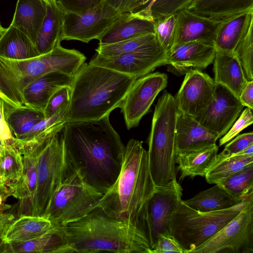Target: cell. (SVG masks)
I'll list each match as a JSON object with an SVG mask.
<instances>
[{
    "mask_svg": "<svg viewBox=\"0 0 253 253\" xmlns=\"http://www.w3.org/2000/svg\"><path fill=\"white\" fill-rule=\"evenodd\" d=\"M239 100L245 107L253 109V81H247L239 96Z\"/></svg>",
    "mask_w": 253,
    "mask_h": 253,
    "instance_id": "cell-47",
    "label": "cell"
},
{
    "mask_svg": "<svg viewBox=\"0 0 253 253\" xmlns=\"http://www.w3.org/2000/svg\"><path fill=\"white\" fill-rule=\"evenodd\" d=\"M218 146L216 144L201 149L176 152V170L180 172V179L189 176H205L217 163Z\"/></svg>",
    "mask_w": 253,
    "mask_h": 253,
    "instance_id": "cell-23",
    "label": "cell"
},
{
    "mask_svg": "<svg viewBox=\"0 0 253 253\" xmlns=\"http://www.w3.org/2000/svg\"><path fill=\"white\" fill-rule=\"evenodd\" d=\"M63 134L73 167L89 185L105 194L119 174L125 148L109 115L94 121L67 122Z\"/></svg>",
    "mask_w": 253,
    "mask_h": 253,
    "instance_id": "cell-1",
    "label": "cell"
},
{
    "mask_svg": "<svg viewBox=\"0 0 253 253\" xmlns=\"http://www.w3.org/2000/svg\"><path fill=\"white\" fill-rule=\"evenodd\" d=\"M103 196L84 180L70 162L42 217L56 225L64 226L86 215L98 206Z\"/></svg>",
    "mask_w": 253,
    "mask_h": 253,
    "instance_id": "cell-7",
    "label": "cell"
},
{
    "mask_svg": "<svg viewBox=\"0 0 253 253\" xmlns=\"http://www.w3.org/2000/svg\"><path fill=\"white\" fill-rule=\"evenodd\" d=\"M71 97V87L63 86L59 88L49 99L44 112L45 118L54 115L69 106Z\"/></svg>",
    "mask_w": 253,
    "mask_h": 253,
    "instance_id": "cell-42",
    "label": "cell"
},
{
    "mask_svg": "<svg viewBox=\"0 0 253 253\" xmlns=\"http://www.w3.org/2000/svg\"><path fill=\"white\" fill-rule=\"evenodd\" d=\"M213 62L215 82L225 86L238 98L247 81L234 52L216 50Z\"/></svg>",
    "mask_w": 253,
    "mask_h": 253,
    "instance_id": "cell-25",
    "label": "cell"
},
{
    "mask_svg": "<svg viewBox=\"0 0 253 253\" xmlns=\"http://www.w3.org/2000/svg\"><path fill=\"white\" fill-rule=\"evenodd\" d=\"M216 184L237 197L244 198L253 194V163Z\"/></svg>",
    "mask_w": 253,
    "mask_h": 253,
    "instance_id": "cell-37",
    "label": "cell"
},
{
    "mask_svg": "<svg viewBox=\"0 0 253 253\" xmlns=\"http://www.w3.org/2000/svg\"><path fill=\"white\" fill-rule=\"evenodd\" d=\"M43 0H18L10 25L27 36L35 45L39 32L46 13Z\"/></svg>",
    "mask_w": 253,
    "mask_h": 253,
    "instance_id": "cell-24",
    "label": "cell"
},
{
    "mask_svg": "<svg viewBox=\"0 0 253 253\" xmlns=\"http://www.w3.org/2000/svg\"><path fill=\"white\" fill-rule=\"evenodd\" d=\"M68 107L61 110L51 117L44 118L38 123L22 139L17 140L14 138L15 143L16 144L25 143L47 128L56 126L65 125L67 122V110Z\"/></svg>",
    "mask_w": 253,
    "mask_h": 253,
    "instance_id": "cell-41",
    "label": "cell"
},
{
    "mask_svg": "<svg viewBox=\"0 0 253 253\" xmlns=\"http://www.w3.org/2000/svg\"><path fill=\"white\" fill-rule=\"evenodd\" d=\"M13 192L10 187L4 183L0 182V206H4L8 197L12 196Z\"/></svg>",
    "mask_w": 253,
    "mask_h": 253,
    "instance_id": "cell-50",
    "label": "cell"
},
{
    "mask_svg": "<svg viewBox=\"0 0 253 253\" xmlns=\"http://www.w3.org/2000/svg\"><path fill=\"white\" fill-rule=\"evenodd\" d=\"M214 45L200 41L186 42L172 47L167 54L168 71L177 76L193 70H201L213 61Z\"/></svg>",
    "mask_w": 253,
    "mask_h": 253,
    "instance_id": "cell-18",
    "label": "cell"
},
{
    "mask_svg": "<svg viewBox=\"0 0 253 253\" xmlns=\"http://www.w3.org/2000/svg\"><path fill=\"white\" fill-rule=\"evenodd\" d=\"M40 55L29 38L17 28L10 25L0 39V56L23 60Z\"/></svg>",
    "mask_w": 253,
    "mask_h": 253,
    "instance_id": "cell-33",
    "label": "cell"
},
{
    "mask_svg": "<svg viewBox=\"0 0 253 253\" xmlns=\"http://www.w3.org/2000/svg\"><path fill=\"white\" fill-rule=\"evenodd\" d=\"M68 239L62 226H56L50 232L25 242L6 244L3 253H61L67 246Z\"/></svg>",
    "mask_w": 253,
    "mask_h": 253,
    "instance_id": "cell-29",
    "label": "cell"
},
{
    "mask_svg": "<svg viewBox=\"0 0 253 253\" xmlns=\"http://www.w3.org/2000/svg\"><path fill=\"white\" fill-rule=\"evenodd\" d=\"M215 85L214 79L201 70L187 73L174 97L178 111L194 118L199 117L211 102Z\"/></svg>",
    "mask_w": 253,
    "mask_h": 253,
    "instance_id": "cell-16",
    "label": "cell"
},
{
    "mask_svg": "<svg viewBox=\"0 0 253 253\" xmlns=\"http://www.w3.org/2000/svg\"><path fill=\"white\" fill-rule=\"evenodd\" d=\"M6 28H3L0 23V39L3 36V34L5 32Z\"/></svg>",
    "mask_w": 253,
    "mask_h": 253,
    "instance_id": "cell-53",
    "label": "cell"
},
{
    "mask_svg": "<svg viewBox=\"0 0 253 253\" xmlns=\"http://www.w3.org/2000/svg\"><path fill=\"white\" fill-rule=\"evenodd\" d=\"M244 107L233 92L222 84L216 83L211 102L202 114L195 119L218 139L229 130Z\"/></svg>",
    "mask_w": 253,
    "mask_h": 253,
    "instance_id": "cell-15",
    "label": "cell"
},
{
    "mask_svg": "<svg viewBox=\"0 0 253 253\" xmlns=\"http://www.w3.org/2000/svg\"><path fill=\"white\" fill-rule=\"evenodd\" d=\"M23 169L22 155L14 142L0 148V182L7 184L21 175Z\"/></svg>",
    "mask_w": 253,
    "mask_h": 253,
    "instance_id": "cell-35",
    "label": "cell"
},
{
    "mask_svg": "<svg viewBox=\"0 0 253 253\" xmlns=\"http://www.w3.org/2000/svg\"><path fill=\"white\" fill-rule=\"evenodd\" d=\"M62 227L68 244L61 253H149L151 249L138 227L110 217L98 207Z\"/></svg>",
    "mask_w": 253,
    "mask_h": 253,
    "instance_id": "cell-3",
    "label": "cell"
},
{
    "mask_svg": "<svg viewBox=\"0 0 253 253\" xmlns=\"http://www.w3.org/2000/svg\"><path fill=\"white\" fill-rule=\"evenodd\" d=\"M253 24V10L244 12L222 21L216 35V50L233 52Z\"/></svg>",
    "mask_w": 253,
    "mask_h": 253,
    "instance_id": "cell-30",
    "label": "cell"
},
{
    "mask_svg": "<svg viewBox=\"0 0 253 253\" xmlns=\"http://www.w3.org/2000/svg\"><path fill=\"white\" fill-rule=\"evenodd\" d=\"M155 188L148 152L140 141L132 138L125 146L117 178L103 194L97 207L110 217L138 227L151 247L148 208Z\"/></svg>",
    "mask_w": 253,
    "mask_h": 253,
    "instance_id": "cell-2",
    "label": "cell"
},
{
    "mask_svg": "<svg viewBox=\"0 0 253 253\" xmlns=\"http://www.w3.org/2000/svg\"><path fill=\"white\" fill-rule=\"evenodd\" d=\"M22 155L23 169L21 175L15 181L6 184L18 201L17 215H33L34 202L37 184V165L39 142L16 145Z\"/></svg>",
    "mask_w": 253,
    "mask_h": 253,
    "instance_id": "cell-17",
    "label": "cell"
},
{
    "mask_svg": "<svg viewBox=\"0 0 253 253\" xmlns=\"http://www.w3.org/2000/svg\"><path fill=\"white\" fill-rule=\"evenodd\" d=\"M190 253H253V197L235 217Z\"/></svg>",
    "mask_w": 253,
    "mask_h": 253,
    "instance_id": "cell-10",
    "label": "cell"
},
{
    "mask_svg": "<svg viewBox=\"0 0 253 253\" xmlns=\"http://www.w3.org/2000/svg\"><path fill=\"white\" fill-rule=\"evenodd\" d=\"M1 110L4 121L17 140L22 139L35 125L45 118L42 110L27 106L15 107L3 101Z\"/></svg>",
    "mask_w": 253,
    "mask_h": 253,
    "instance_id": "cell-31",
    "label": "cell"
},
{
    "mask_svg": "<svg viewBox=\"0 0 253 253\" xmlns=\"http://www.w3.org/2000/svg\"><path fill=\"white\" fill-rule=\"evenodd\" d=\"M85 59L80 51L61 45L48 53L26 59L0 56V99L13 107H25L23 93L27 85L50 72L74 76Z\"/></svg>",
    "mask_w": 253,
    "mask_h": 253,
    "instance_id": "cell-5",
    "label": "cell"
},
{
    "mask_svg": "<svg viewBox=\"0 0 253 253\" xmlns=\"http://www.w3.org/2000/svg\"><path fill=\"white\" fill-rule=\"evenodd\" d=\"M253 194L229 209L211 212H201L184 204L177 207L171 220V234L184 253L206 242L235 217Z\"/></svg>",
    "mask_w": 253,
    "mask_h": 253,
    "instance_id": "cell-8",
    "label": "cell"
},
{
    "mask_svg": "<svg viewBox=\"0 0 253 253\" xmlns=\"http://www.w3.org/2000/svg\"><path fill=\"white\" fill-rule=\"evenodd\" d=\"M158 43L155 34H150L115 43L99 45L95 50L99 55L111 57L147 48Z\"/></svg>",
    "mask_w": 253,
    "mask_h": 253,
    "instance_id": "cell-36",
    "label": "cell"
},
{
    "mask_svg": "<svg viewBox=\"0 0 253 253\" xmlns=\"http://www.w3.org/2000/svg\"><path fill=\"white\" fill-rule=\"evenodd\" d=\"M155 34V22L130 12L123 13L98 38L99 45L115 43Z\"/></svg>",
    "mask_w": 253,
    "mask_h": 253,
    "instance_id": "cell-22",
    "label": "cell"
},
{
    "mask_svg": "<svg viewBox=\"0 0 253 253\" xmlns=\"http://www.w3.org/2000/svg\"><path fill=\"white\" fill-rule=\"evenodd\" d=\"M246 198L237 197L221 185L215 184L211 188L201 191L192 198L182 202L196 211L211 212L230 208Z\"/></svg>",
    "mask_w": 253,
    "mask_h": 253,
    "instance_id": "cell-32",
    "label": "cell"
},
{
    "mask_svg": "<svg viewBox=\"0 0 253 253\" xmlns=\"http://www.w3.org/2000/svg\"><path fill=\"white\" fill-rule=\"evenodd\" d=\"M167 54L158 43L115 56L105 57L97 54L88 63L137 79L151 73L156 67L166 65Z\"/></svg>",
    "mask_w": 253,
    "mask_h": 253,
    "instance_id": "cell-13",
    "label": "cell"
},
{
    "mask_svg": "<svg viewBox=\"0 0 253 253\" xmlns=\"http://www.w3.org/2000/svg\"><path fill=\"white\" fill-rule=\"evenodd\" d=\"M16 219L15 216L10 213L0 211V253H3L5 244L2 240L5 231L11 222Z\"/></svg>",
    "mask_w": 253,
    "mask_h": 253,
    "instance_id": "cell-48",
    "label": "cell"
},
{
    "mask_svg": "<svg viewBox=\"0 0 253 253\" xmlns=\"http://www.w3.org/2000/svg\"><path fill=\"white\" fill-rule=\"evenodd\" d=\"M234 156H253V145L244 149Z\"/></svg>",
    "mask_w": 253,
    "mask_h": 253,
    "instance_id": "cell-51",
    "label": "cell"
},
{
    "mask_svg": "<svg viewBox=\"0 0 253 253\" xmlns=\"http://www.w3.org/2000/svg\"><path fill=\"white\" fill-rule=\"evenodd\" d=\"M73 76L59 72L43 75L27 85L23 93L27 107L44 111L52 95L60 87L71 86Z\"/></svg>",
    "mask_w": 253,
    "mask_h": 253,
    "instance_id": "cell-21",
    "label": "cell"
},
{
    "mask_svg": "<svg viewBox=\"0 0 253 253\" xmlns=\"http://www.w3.org/2000/svg\"><path fill=\"white\" fill-rule=\"evenodd\" d=\"M11 208V205L7 204L4 206H0V211H4Z\"/></svg>",
    "mask_w": 253,
    "mask_h": 253,
    "instance_id": "cell-52",
    "label": "cell"
},
{
    "mask_svg": "<svg viewBox=\"0 0 253 253\" xmlns=\"http://www.w3.org/2000/svg\"><path fill=\"white\" fill-rule=\"evenodd\" d=\"M176 15V29L172 47L193 41L214 45L217 32L223 21L197 15L187 8Z\"/></svg>",
    "mask_w": 253,
    "mask_h": 253,
    "instance_id": "cell-19",
    "label": "cell"
},
{
    "mask_svg": "<svg viewBox=\"0 0 253 253\" xmlns=\"http://www.w3.org/2000/svg\"><path fill=\"white\" fill-rule=\"evenodd\" d=\"M178 110L174 97L164 91L154 112L148 139V158L156 186L176 179L175 132Z\"/></svg>",
    "mask_w": 253,
    "mask_h": 253,
    "instance_id": "cell-6",
    "label": "cell"
},
{
    "mask_svg": "<svg viewBox=\"0 0 253 253\" xmlns=\"http://www.w3.org/2000/svg\"><path fill=\"white\" fill-rule=\"evenodd\" d=\"M136 79L115 71L84 63L73 76L67 110V122L99 120L123 100Z\"/></svg>",
    "mask_w": 253,
    "mask_h": 253,
    "instance_id": "cell-4",
    "label": "cell"
},
{
    "mask_svg": "<svg viewBox=\"0 0 253 253\" xmlns=\"http://www.w3.org/2000/svg\"><path fill=\"white\" fill-rule=\"evenodd\" d=\"M167 83V75L158 72L150 73L135 80L120 107L128 129L139 125Z\"/></svg>",
    "mask_w": 253,
    "mask_h": 253,
    "instance_id": "cell-12",
    "label": "cell"
},
{
    "mask_svg": "<svg viewBox=\"0 0 253 253\" xmlns=\"http://www.w3.org/2000/svg\"><path fill=\"white\" fill-rule=\"evenodd\" d=\"M37 141L39 153L33 215L42 216L70 162L65 150L63 128Z\"/></svg>",
    "mask_w": 253,
    "mask_h": 253,
    "instance_id": "cell-9",
    "label": "cell"
},
{
    "mask_svg": "<svg viewBox=\"0 0 253 253\" xmlns=\"http://www.w3.org/2000/svg\"><path fill=\"white\" fill-rule=\"evenodd\" d=\"M65 14L56 0L47 4L46 13L35 42L40 55L48 53L60 45Z\"/></svg>",
    "mask_w": 253,
    "mask_h": 253,
    "instance_id": "cell-26",
    "label": "cell"
},
{
    "mask_svg": "<svg viewBox=\"0 0 253 253\" xmlns=\"http://www.w3.org/2000/svg\"><path fill=\"white\" fill-rule=\"evenodd\" d=\"M217 139L213 132L202 126L194 118L178 111L175 132L176 152L214 145Z\"/></svg>",
    "mask_w": 253,
    "mask_h": 253,
    "instance_id": "cell-20",
    "label": "cell"
},
{
    "mask_svg": "<svg viewBox=\"0 0 253 253\" xmlns=\"http://www.w3.org/2000/svg\"><path fill=\"white\" fill-rule=\"evenodd\" d=\"M56 226L42 216L22 215L11 222L2 239L5 244L25 242L44 235Z\"/></svg>",
    "mask_w": 253,
    "mask_h": 253,
    "instance_id": "cell-28",
    "label": "cell"
},
{
    "mask_svg": "<svg viewBox=\"0 0 253 253\" xmlns=\"http://www.w3.org/2000/svg\"><path fill=\"white\" fill-rule=\"evenodd\" d=\"M122 14L105 0L81 13H65L62 39L86 43L98 39Z\"/></svg>",
    "mask_w": 253,
    "mask_h": 253,
    "instance_id": "cell-11",
    "label": "cell"
},
{
    "mask_svg": "<svg viewBox=\"0 0 253 253\" xmlns=\"http://www.w3.org/2000/svg\"><path fill=\"white\" fill-rule=\"evenodd\" d=\"M47 4H51L56 1V0H43Z\"/></svg>",
    "mask_w": 253,
    "mask_h": 253,
    "instance_id": "cell-54",
    "label": "cell"
},
{
    "mask_svg": "<svg viewBox=\"0 0 253 253\" xmlns=\"http://www.w3.org/2000/svg\"><path fill=\"white\" fill-rule=\"evenodd\" d=\"M176 14L154 22L157 40L167 52L171 48L174 43L177 24Z\"/></svg>",
    "mask_w": 253,
    "mask_h": 253,
    "instance_id": "cell-40",
    "label": "cell"
},
{
    "mask_svg": "<svg viewBox=\"0 0 253 253\" xmlns=\"http://www.w3.org/2000/svg\"><path fill=\"white\" fill-rule=\"evenodd\" d=\"M194 0H138L130 13L154 22L186 9Z\"/></svg>",
    "mask_w": 253,
    "mask_h": 253,
    "instance_id": "cell-34",
    "label": "cell"
},
{
    "mask_svg": "<svg viewBox=\"0 0 253 253\" xmlns=\"http://www.w3.org/2000/svg\"><path fill=\"white\" fill-rule=\"evenodd\" d=\"M252 110L251 108L247 107L243 111L239 119L233 124L227 133L219 140V146H221L230 141L243 129L253 124Z\"/></svg>",
    "mask_w": 253,
    "mask_h": 253,
    "instance_id": "cell-44",
    "label": "cell"
},
{
    "mask_svg": "<svg viewBox=\"0 0 253 253\" xmlns=\"http://www.w3.org/2000/svg\"><path fill=\"white\" fill-rule=\"evenodd\" d=\"M138 0H105L120 13L130 12Z\"/></svg>",
    "mask_w": 253,
    "mask_h": 253,
    "instance_id": "cell-49",
    "label": "cell"
},
{
    "mask_svg": "<svg viewBox=\"0 0 253 253\" xmlns=\"http://www.w3.org/2000/svg\"><path fill=\"white\" fill-rule=\"evenodd\" d=\"M253 163V156H234L224 159L214 165L205 175L209 184H216Z\"/></svg>",
    "mask_w": 253,
    "mask_h": 253,
    "instance_id": "cell-38",
    "label": "cell"
},
{
    "mask_svg": "<svg viewBox=\"0 0 253 253\" xmlns=\"http://www.w3.org/2000/svg\"><path fill=\"white\" fill-rule=\"evenodd\" d=\"M253 24L236 46L234 53L238 58L247 81H253Z\"/></svg>",
    "mask_w": 253,
    "mask_h": 253,
    "instance_id": "cell-39",
    "label": "cell"
},
{
    "mask_svg": "<svg viewBox=\"0 0 253 253\" xmlns=\"http://www.w3.org/2000/svg\"><path fill=\"white\" fill-rule=\"evenodd\" d=\"M182 188L176 179L165 185L156 186L148 208L151 248L159 235H171L172 216L182 201Z\"/></svg>",
    "mask_w": 253,
    "mask_h": 253,
    "instance_id": "cell-14",
    "label": "cell"
},
{
    "mask_svg": "<svg viewBox=\"0 0 253 253\" xmlns=\"http://www.w3.org/2000/svg\"><path fill=\"white\" fill-rule=\"evenodd\" d=\"M252 145H253V132H247L238 135L225 145L224 149L220 153L217 154V163L224 159L233 156Z\"/></svg>",
    "mask_w": 253,
    "mask_h": 253,
    "instance_id": "cell-43",
    "label": "cell"
},
{
    "mask_svg": "<svg viewBox=\"0 0 253 253\" xmlns=\"http://www.w3.org/2000/svg\"><path fill=\"white\" fill-rule=\"evenodd\" d=\"M187 9L200 16L224 21L253 10V0H194Z\"/></svg>",
    "mask_w": 253,
    "mask_h": 253,
    "instance_id": "cell-27",
    "label": "cell"
},
{
    "mask_svg": "<svg viewBox=\"0 0 253 253\" xmlns=\"http://www.w3.org/2000/svg\"><path fill=\"white\" fill-rule=\"evenodd\" d=\"M65 13H78L91 9L105 0H56Z\"/></svg>",
    "mask_w": 253,
    "mask_h": 253,
    "instance_id": "cell-46",
    "label": "cell"
},
{
    "mask_svg": "<svg viewBox=\"0 0 253 253\" xmlns=\"http://www.w3.org/2000/svg\"><path fill=\"white\" fill-rule=\"evenodd\" d=\"M184 253L179 243L171 235H160L149 253Z\"/></svg>",
    "mask_w": 253,
    "mask_h": 253,
    "instance_id": "cell-45",
    "label": "cell"
}]
</instances>
